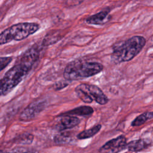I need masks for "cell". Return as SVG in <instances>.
I'll list each match as a JSON object with an SVG mask.
<instances>
[{"label":"cell","mask_w":153,"mask_h":153,"mask_svg":"<svg viewBox=\"0 0 153 153\" xmlns=\"http://www.w3.org/2000/svg\"><path fill=\"white\" fill-rule=\"evenodd\" d=\"M39 57V49L36 45L25 51L0 79V96H5L13 90L29 73Z\"/></svg>","instance_id":"obj_1"},{"label":"cell","mask_w":153,"mask_h":153,"mask_svg":"<svg viewBox=\"0 0 153 153\" xmlns=\"http://www.w3.org/2000/svg\"><path fill=\"white\" fill-rule=\"evenodd\" d=\"M145 44V38L139 35L133 36L118 43L112 48L111 60L114 63L128 62L141 51Z\"/></svg>","instance_id":"obj_2"},{"label":"cell","mask_w":153,"mask_h":153,"mask_svg":"<svg viewBox=\"0 0 153 153\" xmlns=\"http://www.w3.org/2000/svg\"><path fill=\"white\" fill-rule=\"evenodd\" d=\"M103 69V66L100 63L76 60L66 65L63 76L68 81L79 80L96 75Z\"/></svg>","instance_id":"obj_3"},{"label":"cell","mask_w":153,"mask_h":153,"mask_svg":"<svg viewBox=\"0 0 153 153\" xmlns=\"http://www.w3.org/2000/svg\"><path fill=\"white\" fill-rule=\"evenodd\" d=\"M39 28V25L36 23L23 22L13 25L1 32L0 45L12 41H22L35 33Z\"/></svg>","instance_id":"obj_4"},{"label":"cell","mask_w":153,"mask_h":153,"mask_svg":"<svg viewBox=\"0 0 153 153\" xmlns=\"http://www.w3.org/2000/svg\"><path fill=\"white\" fill-rule=\"evenodd\" d=\"M78 97L85 103H91L94 100L99 105H105L108 102V98L102 90L97 85L82 83L75 88Z\"/></svg>","instance_id":"obj_5"},{"label":"cell","mask_w":153,"mask_h":153,"mask_svg":"<svg viewBox=\"0 0 153 153\" xmlns=\"http://www.w3.org/2000/svg\"><path fill=\"white\" fill-rule=\"evenodd\" d=\"M127 140L124 136L120 135L106 142L99 149L101 153H118L126 148Z\"/></svg>","instance_id":"obj_6"},{"label":"cell","mask_w":153,"mask_h":153,"mask_svg":"<svg viewBox=\"0 0 153 153\" xmlns=\"http://www.w3.org/2000/svg\"><path fill=\"white\" fill-rule=\"evenodd\" d=\"M44 101H35L30 103L20 114L19 119L21 121H29L35 118L45 107Z\"/></svg>","instance_id":"obj_7"},{"label":"cell","mask_w":153,"mask_h":153,"mask_svg":"<svg viewBox=\"0 0 153 153\" xmlns=\"http://www.w3.org/2000/svg\"><path fill=\"white\" fill-rule=\"evenodd\" d=\"M109 10H103L85 19L86 23L90 25H104L111 20Z\"/></svg>","instance_id":"obj_8"},{"label":"cell","mask_w":153,"mask_h":153,"mask_svg":"<svg viewBox=\"0 0 153 153\" xmlns=\"http://www.w3.org/2000/svg\"><path fill=\"white\" fill-rule=\"evenodd\" d=\"M62 118H60L59 123L57 124V128L59 130H63L66 129L72 128L80 123V120L75 116H69V115H60Z\"/></svg>","instance_id":"obj_9"},{"label":"cell","mask_w":153,"mask_h":153,"mask_svg":"<svg viewBox=\"0 0 153 153\" xmlns=\"http://www.w3.org/2000/svg\"><path fill=\"white\" fill-rule=\"evenodd\" d=\"M94 112L93 108L89 106H81L75 108L72 110L65 112L60 115H69V116H82L86 117L91 115Z\"/></svg>","instance_id":"obj_10"},{"label":"cell","mask_w":153,"mask_h":153,"mask_svg":"<svg viewBox=\"0 0 153 153\" xmlns=\"http://www.w3.org/2000/svg\"><path fill=\"white\" fill-rule=\"evenodd\" d=\"M150 144L148 140L140 139L131 140L129 143H127L126 148H127L128 151L132 152H137L143 150L148 148Z\"/></svg>","instance_id":"obj_11"},{"label":"cell","mask_w":153,"mask_h":153,"mask_svg":"<svg viewBox=\"0 0 153 153\" xmlns=\"http://www.w3.org/2000/svg\"><path fill=\"white\" fill-rule=\"evenodd\" d=\"M60 30H51L47 33L42 40V45L44 46H48L55 44L62 39V33Z\"/></svg>","instance_id":"obj_12"},{"label":"cell","mask_w":153,"mask_h":153,"mask_svg":"<svg viewBox=\"0 0 153 153\" xmlns=\"http://www.w3.org/2000/svg\"><path fill=\"white\" fill-rule=\"evenodd\" d=\"M101 128H102L101 124H97L89 129H87L80 132L77 135L76 137L78 139H85L91 137L93 136H94L96 134H97L100 131Z\"/></svg>","instance_id":"obj_13"},{"label":"cell","mask_w":153,"mask_h":153,"mask_svg":"<svg viewBox=\"0 0 153 153\" xmlns=\"http://www.w3.org/2000/svg\"><path fill=\"white\" fill-rule=\"evenodd\" d=\"M153 117L152 112H144L140 115L137 116L132 122H131V126L133 127H137L140 126L143 124L146 121L148 120L152 119Z\"/></svg>","instance_id":"obj_14"},{"label":"cell","mask_w":153,"mask_h":153,"mask_svg":"<svg viewBox=\"0 0 153 153\" xmlns=\"http://www.w3.org/2000/svg\"><path fill=\"white\" fill-rule=\"evenodd\" d=\"M33 140V136L29 133L23 134L15 140V142L22 145L30 144Z\"/></svg>","instance_id":"obj_15"},{"label":"cell","mask_w":153,"mask_h":153,"mask_svg":"<svg viewBox=\"0 0 153 153\" xmlns=\"http://www.w3.org/2000/svg\"><path fill=\"white\" fill-rule=\"evenodd\" d=\"M54 142L56 143L59 144V145H62V144H66L71 142V137L69 136H68L64 134H59L56 135L54 137Z\"/></svg>","instance_id":"obj_16"},{"label":"cell","mask_w":153,"mask_h":153,"mask_svg":"<svg viewBox=\"0 0 153 153\" xmlns=\"http://www.w3.org/2000/svg\"><path fill=\"white\" fill-rule=\"evenodd\" d=\"M12 60L11 57H0V72L11 63Z\"/></svg>","instance_id":"obj_17"},{"label":"cell","mask_w":153,"mask_h":153,"mask_svg":"<svg viewBox=\"0 0 153 153\" xmlns=\"http://www.w3.org/2000/svg\"><path fill=\"white\" fill-rule=\"evenodd\" d=\"M0 153H27L26 152H8V151H1L0 150Z\"/></svg>","instance_id":"obj_18"}]
</instances>
